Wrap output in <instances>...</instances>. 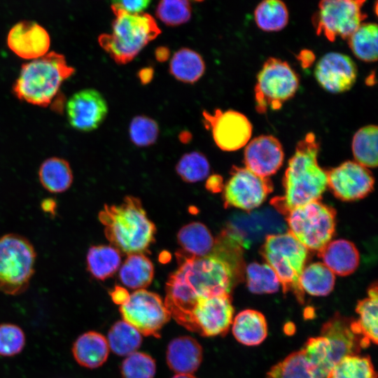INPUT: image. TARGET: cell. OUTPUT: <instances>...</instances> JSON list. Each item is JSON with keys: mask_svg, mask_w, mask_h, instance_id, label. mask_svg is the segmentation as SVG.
Instances as JSON below:
<instances>
[{"mask_svg": "<svg viewBox=\"0 0 378 378\" xmlns=\"http://www.w3.org/2000/svg\"><path fill=\"white\" fill-rule=\"evenodd\" d=\"M176 255L179 266L167 281L164 302L170 316L186 328L199 298L230 294L243 277L244 260L233 251L218 246L204 257L180 250Z\"/></svg>", "mask_w": 378, "mask_h": 378, "instance_id": "obj_1", "label": "cell"}, {"mask_svg": "<svg viewBox=\"0 0 378 378\" xmlns=\"http://www.w3.org/2000/svg\"><path fill=\"white\" fill-rule=\"evenodd\" d=\"M318 151L319 144L312 132L298 143L283 180L285 194L271 200L280 214L285 216L293 209L321 197L327 188V174L318 163Z\"/></svg>", "mask_w": 378, "mask_h": 378, "instance_id": "obj_2", "label": "cell"}, {"mask_svg": "<svg viewBox=\"0 0 378 378\" xmlns=\"http://www.w3.org/2000/svg\"><path fill=\"white\" fill-rule=\"evenodd\" d=\"M98 218L106 237L120 252L144 253L155 241V225L135 197L126 196L118 205L105 204Z\"/></svg>", "mask_w": 378, "mask_h": 378, "instance_id": "obj_3", "label": "cell"}, {"mask_svg": "<svg viewBox=\"0 0 378 378\" xmlns=\"http://www.w3.org/2000/svg\"><path fill=\"white\" fill-rule=\"evenodd\" d=\"M74 72L63 55L52 51L22 66L13 92L22 101L46 107L52 103L62 83Z\"/></svg>", "mask_w": 378, "mask_h": 378, "instance_id": "obj_4", "label": "cell"}, {"mask_svg": "<svg viewBox=\"0 0 378 378\" xmlns=\"http://www.w3.org/2000/svg\"><path fill=\"white\" fill-rule=\"evenodd\" d=\"M114 13L111 33L100 35L98 41L117 64H125L160 34V29L148 14L124 11Z\"/></svg>", "mask_w": 378, "mask_h": 378, "instance_id": "obj_5", "label": "cell"}, {"mask_svg": "<svg viewBox=\"0 0 378 378\" xmlns=\"http://www.w3.org/2000/svg\"><path fill=\"white\" fill-rule=\"evenodd\" d=\"M260 253L276 274L284 293L292 292L302 304L304 293L300 277L304 268L307 249L287 232L267 236Z\"/></svg>", "mask_w": 378, "mask_h": 378, "instance_id": "obj_6", "label": "cell"}, {"mask_svg": "<svg viewBox=\"0 0 378 378\" xmlns=\"http://www.w3.org/2000/svg\"><path fill=\"white\" fill-rule=\"evenodd\" d=\"M36 253L32 244L18 234L0 237V291L10 295L24 292L34 273Z\"/></svg>", "mask_w": 378, "mask_h": 378, "instance_id": "obj_7", "label": "cell"}, {"mask_svg": "<svg viewBox=\"0 0 378 378\" xmlns=\"http://www.w3.org/2000/svg\"><path fill=\"white\" fill-rule=\"evenodd\" d=\"M335 211L318 200L297 206L286 216L288 232L307 250L320 251L335 230Z\"/></svg>", "mask_w": 378, "mask_h": 378, "instance_id": "obj_8", "label": "cell"}, {"mask_svg": "<svg viewBox=\"0 0 378 378\" xmlns=\"http://www.w3.org/2000/svg\"><path fill=\"white\" fill-rule=\"evenodd\" d=\"M298 87V76L286 62L269 58L257 76L254 89L256 111L265 113L268 109H280L295 95Z\"/></svg>", "mask_w": 378, "mask_h": 378, "instance_id": "obj_9", "label": "cell"}, {"mask_svg": "<svg viewBox=\"0 0 378 378\" xmlns=\"http://www.w3.org/2000/svg\"><path fill=\"white\" fill-rule=\"evenodd\" d=\"M365 1L321 0L312 20L316 34H323L330 41H335L337 37L347 39L367 18L362 11Z\"/></svg>", "mask_w": 378, "mask_h": 378, "instance_id": "obj_10", "label": "cell"}, {"mask_svg": "<svg viewBox=\"0 0 378 378\" xmlns=\"http://www.w3.org/2000/svg\"><path fill=\"white\" fill-rule=\"evenodd\" d=\"M286 224L276 209L265 207L246 213H235L223 230L243 248H248L270 234L284 233Z\"/></svg>", "mask_w": 378, "mask_h": 378, "instance_id": "obj_11", "label": "cell"}, {"mask_svg": "<svg viewBox=\"0 0 378 378\" xmlns=\"http://www.w3.org/2000/svg\"><path fill=\"white\" fill-rule=\"evenodd\" d=\"M122 319L134 327L142 335L160 337L170 314L160 296L146 289H139L120 305Z\"/></svg>", "mask_w": 378, "mask_h": 378, "instance_id": "obj_12", "label": "cell"}, {"mask_svg": "<svg viewBox=\"0 0 378 378\" xmlns=\"http://www.w3.org/2000/svg\"><path fill=\"white\" fill-rule=\"evenodd\" d=\"M272 190L269 177L260 176L246 167L232 166L230 177L223 188L224 205L250 211L262 204Z\"/></svg>", "mask_w": 378, "mask_h": 378, "instance_id": "obj_13", "label": "cell"}, {"mask_svg": "<svg viewBox=\"0 0 378 378\" xmlns=\"http://www.w3.org/2000/svg\"><path fill=\"white\" fill-rule=\"evenodd\" d=\"M234 307L230 294L197 299L186 329L205 337L226 334L233 321Z\"/></svg>", "mask_w": 378, "mask_h": 378, "instance_id": "obj_14", "label": "cell"}, {"mask_svg": "<svg viewBox=\"0 0 378 378\" xmlns=\"http://www.w3.org/2000/svg\"><path fill=\"white\" fill-rule=\"evenodd\" d=\"M205 127L211 130L217 146L225 151H234L246 146L252 134V125L242 113L216 109L214 113L203 111Z\"/></svg>", "mask_w": 378, "mask_h": 378, "instance_id": "obj_15", "label": "cell"}, {"mask_svg": "<svg viewBox=\"0 0 378 378\" xmlns=\"http://www.w3.org/2000/svg\"><path fill=\"white\" fill-rule=\"evenodd\" d=\"M327 186L334 195L344 201L363 199L374 188L371 172L355 161H346L326 172Z\"/></svg>", "mask_w": 378, "mask_h": 378, "instance_id": "obj_16", "label": "cell"}, {"mask_svg": "<svg viewBox=\"0 0 378 378\" xmlns=\"http://www.w3.org/2000/svg\"><path fill=\"white\" fill-rule=\"evenodd\" d=\"M70 125L76 130L90 132L97 129L108 113V105L97 90L87 88L74 93L66 106Z\"/></svg>", "mask_w": 378, "mask_h": 378, "instance_id": "obj_17", "label": "cell"}, {"mask_svg": "<svg viewBox=\"0 0 378 378\" xmlns=\"http://www.w3.org/2000/svg\"><path fill=\"white\" fill-rule=\"evenodd\" d=\"M321 335L330 342L333 365L346 356L358 354L370 344L361 334L356 321L339 313L323 325Z\"/></svg>", "mask_w": 378, "mask_h": 378, "instance_id": "obj_18", "label": "cell"}, {"mask_svg": "<svg viewBox=\"0 0 378 378\" xmlns=\"http://www.w3.org/2000/svg\"><path fill=\"white\" fill-rule=\"evenodd\" d=\"M358 70L354 62L340 52L324 55L317 62L314 76L326 90L332 93L346 92L354 85Z\"/></svg>", "mask_w": 378, "mask_h": 378, "instance_id": "obj_19", "label": "cell"}, {"mask_svg": "<svg viewBox=\"0 0 378 378\" xmlns=\"http://www.w3.org/2000/svg\"><path fill=\"white\" fill-rule=\"evenodd\" d=\"M284 159L281 142L274 136L261 135L247 143L244 154L245 167L254 174L269 177L281 167Z\"/></svg>", "mask_w": 378, "mask_h": 378, "instance_id": "obj_20", "label": "cell"}, {"mask_svg": "<svg viewBox=\"0 0 378 378\" xmlns=\"http://www.w3.org/2000/svg\"><path fill=\"white\" fill-rule=\"evenodd\" d=\"M7 44L18 57L33 60L48 53L50 38L40 24L26 20L18 22L10 29Z\"/></svg>", "mask_w": 378, "mask_h": 378, "instance_id": "obj_21", "label": "cell"}, {"mask_svg": "<svg viewBox=\"0 0 378 378\" xmlns=\"http://www.w3.org/2000/svg\"><path fill=\"white\" fill-rule=\"evenodd\" d=\"M203 358L201 344L190 336H180L170 341L166 351L169 368L176 374H192Z\"/></svg>", "mask_w": 378, "mask_h": 378, "instance_id": "obj_22", "label": "cell"}, {"mask_svg": "<svg viewBox=\"0 0 378 378\" xmlns=\"http://www.w3.org/2000/svg\"><path fill=\"white\" fill-rule=\"evenodd\" d=\"M318 256L325 265L340 276H347L354 272L360 261L356 246L344 239L330 241L318 251Z\"/></svg>", "mask_w": 378, "mask_h": 378, "instance_id": "obj_23", "label": "cell"}, {"mask_svg": "<svg viewBox=\"0 0 378 378\" xmlns=\"http://www.w3.org/2000/svg\"><path fill=\"white\" fill-rule=\"evenodd\" d=\"M109 351L106 337L95 331L80 335L72 346L76 361L80 365L90 369L102 366L106 361Z\"/></svg>", "mask_w": 378, "mask_h": 378, "instance_id": "obj_24", "label": "cell"}, {"mask_svg": "<svg viewBox=\"0 0 378 378\" xmlns=\"http://www.w3.org/2000/svg\"><path fill=\"white\" fill-rule=\"evenodd\" d=\"M232 331L239 343L246 346H256L261 344L267 336V321L261 312L245 309L233 319Z\"/></svg>", "mask_w": 378, "mask_h": 378, "instance_id": "obj_25", "label": "cell"}, {"mask_svg": "<svg viewBox=\"0 0 378 378\" xmlns=\"http://www.w3.org/2000/svg\"><path fill=\"white\" fill-rule=\"evenodd\" d=\"M177 241L183 253L193 257H204L213 250L215 239L205 225L192 222L180 229Z\"/></svg>", "mask_w": 378, "mask_h": 378, "instance_id": "obj_26", "label": "cell"}, {"mask_svg": "<svg viewBox=\"0 0 378 378\" xmlns=\"http://www.w3.org/2000/svg\"><path fill=\"white\" fill-rule=\"evenodd\" d=\"M266 378H327V375L314 365L301 349L273 365Z\"/></svg>", "mask_w": 378, "mask_h": 378, "instance_id": "obj_27", "label": "cell"}, {"mask_svg": "<svg viewBox=\"0 0 378 378\" xmlns=\"http://www.w3.org/2000/svg\"><path fill=\"white\" fill-rule=\"evenodd\" d=\"M153 276V265L144 253L128 255L119 272L122 284L131 289H144L150 284Z\"/></svg>", "mask_w": 378, "mask_h": 378, "instance_id": "obj_28", "label": "cell"}, {"mask_svg": "<svg viewBox=\"0 0 378 378\" xmlns=\"http://www.w3.org/2000/svg\"><path fill=\"white\" fill-rule=\"evenodd\" d=\"M38 178L46 190L52 193H60L71 187L74 176L66 160L52 157L42 162L38 169Z\"/></svg>", "mask_w": 378, "mask_h": 378, "instance_id": "obj_29", "label": "cell"}, {"mask_svg": "<svg viewBox=\"0 0 378 378\" xmlns=\"http://www.w3.org/2000/svg\"><path fill=\"white\" fill-rule=\"evenodd\" d=\"M169 70L176 80L189 84L197 82L205 71L202 56L190 48H181L172 56Z\"/></svg>", "mask_w": 378, "mask_h": 378, "instance_id": "obj_30", "label": "cell"}, {"mask_svg": "<svg viewBox=\"0 0 378 378\" xmlns=\"http://www.w3.org/2000/svg\"><path fill=\"white\" fill-rule=\"evenodd\" d=\"M87 270L98 280L112 276L120 267L121 253L113 246H92L87 253Z\"/></svg>", "mask_w": 378, "mask_h": 378, "instance_id": "obj_31", "label": "cell"}, {"mask_svg": "<svg viewBox=\"0 0 378 378\" xmlns=\"http://www.w3.org/2000/svg\"><path fill=\"white\" fill-rule=\"evenodd\" d=\"M335 282V274L321 262L304 267L300 277L302 290L314 296L328 295L333 290Z\"/></svg>", "mask_w": 378, "mask_h": 378, "instance_id": "obj_32", "label": "cell"}, {"mask_svg": "<svg viewBox=\"0 0 378 378\" xmlns=\"http://www.w3.org/2000/svg\"><path fill=\"white\" fill-rule=\"evenodd\" d=\"M368 297L358 301L356 323L363 336L370 343L377 344V286L374 283L368 290Z\"/></svg>", "mask_w": 378, "mask_h": 378, "instance_id": "obj_33", "label": "cell"}, {"mask_svg": "<svg viewBox=\"0 0 378 378\" xmlns=\"http://www.w3.org/2000/svg\"><path fill=\"white\" fill-rule=\"evenodd\" d=\"M107 342L109 349L120 356H127L140 347L142 335L127 322L118 321L110 328Z\"/></svg>", "mask_w": 378, "mask_h": 378, "instance_id": "obj_34", "label": "cell"}, {"mask_svg": "<svg viewBox=\"0 0 378 378\" xmlns=\"http://www.w3.org/2000/svg\"><path fill=\"white\" fill-rule=\"evenodd\" d=\"M288 11L281 0H262L255 8L257 26L265 31H278L288 22Z\"/></svg>", "mask_w": 378, "mask_h": 378, "instance_id": "obj_35", "label": "cell"}, {"mask_svg": "<svg viewBox=\"0 0 378 378\" xmlns=\"http://www.w3.org/2000/svg\"><path fill=\"white\" fill-rule=\"evenodd\" d=\"M377 133L376 125H368L353 137L351 147L356 162L367 168L377 166Z\"/></svg>", "mask_w": 378, "mask_h": 378, "instance_id": "obj_36", "label": "cell"}, {"mask_svg": "<svg viewBox=\"0 0 378 378\" xmlns=\"http://www.w3.org/2000/svg\"><path fill=\"white\" fill-rule=\"evenodd\" d=\"M377 24L363 23L349 36V48L357 58L369 62L377 59Z\"/></svg>", "mask_w": 378, "mask_h": 378, "instance_id": "obj_37", "label": "cell"}, {"mask_svg": "<svg viewBox=\"0 0 378 378\" xmlns=\"http://www.w3.org/2000/svg\"><path fill=\"white\" fill-rule=\"evenodd\" d=\"M327 378H377V372L368 356L351 354L336 363Z\"/></svg>", "mask_w": 378, "mask_h": 378, "instance_id": "obj_38", "label": "cell"}, {"mask_svg": "<svg viewBox=\"0 0 378 378\" xmlns=\"http://www.w3.org/2000/svg\"><path fill=\"white\" fill-rule=\"evenodd\" d=\"M248 290L255 294L276 293L280 282L274 270L267 264L251 262L246 268Z\"/></svg>", "mask_w": 378, "mask_h": 378, "instance_id": "obj_39", "label": "cell"}, {"mask_svg": "<svg viewBox=\"0 0 378 378\" xmlns=\"http://www.w3.org/2000/svg\"><path fill=\"white\" fill-rule=\"evenodd\" d=\"M176 170L184 181L196 183L207 177L210 165L205 155L200 152L192 151L184 154L180 158Z\"/></svg>", "mask_w": 378, "mask_h": 378, "instance_id": "obj_40", "label": "cell"}, {"mask_svg": "<svg viewBox=\"0 0 378 378\" xmlns=\"http://www.w3.org/2000/svg\"><path fill=\"white\" fill-rule=\"evenodd\" d=\"M302 349L307 359L328 376L333 367L331 346L328 340L321 335L310 337Z\"/></svg>", "mask_w": 378, "mask_h": 378, "instance_id": "obj_41", "label": "cell"}, {"mask_svg": "<svg viewBox=\"0 0 378 378\" xmlns=\"http://www.w3.org/2000/svg\"><path fill=\"white\" fill-rule=\"evenodd\" d=\"M120 372L122 378H154L155 361L150 355L136 351L124 359Z\"/></svg>", "mask_w": 378, "mask_h": 378, "instance_id": "obj_42", "label": "cell"}, {"mask_svg": "<svg viewBox=\"0 0 378 378\" xmlns=\"http://www.w3.org/2000/svg\"><path fill=\"white\" fill-rule=\"evenodd\" d=\"M159 132L157 122L146 115L135 116L129 126L130 138L132 142L139 147L153 144L158 139Z\"/></svg>", "mask_w": 378, "mask_h": 378, "instance_id": "obj_43", "label": "cell"}, {"mask_svg": "<svg viewBox=\"0 0 378 378\" xmlns=\"http://www.w3.org/2000/svg\"><path fill=\"white\" fill-rule=\"evenodd\" d=\"M156 15L167 25H180L190 20V5L188 0H160L156 8Z\"/></svg>", "mask_w": 378, "mask_h": 378, "instance_id": "obj_44", "label": "cell"}, {"mask_svg": "<svg viewBox=\"0 0 378 378\" xmlns=\"http://www.w3.org/2000/svg\"><path fill=\"white\" fill-rule=\"evenodd\" d=\"M25 345L23 330L12 323L0 325V356H13L22 351Z\"/></svg>", "mask_w": 378, "mask_h": 378, "instance_id": "obj_45", "label": "cell"}, {"mask_svg": "<svg viewBox=\"0 0 378 378\" xmlns=\"http://www.w3.org/2000/svg\"><path fill=\"white\" fill-rule=\"evenodd\" d=\"M150 0H112L114 13L124 11L129 13H141L149 5Z\"/></svg>", "mask_w": 378, "mask_h": 378, "instance_id": "obj_46", "label": "cell"}, {"mask_svg": "<svg viewBox=\"0 0 378 378\" xmlns=\"http://www.w3.org/2000/svg\"><path fill=\"white\" fill-rule=\"evenodd\" d=\"M221 176L213 174L209 176L206 181V188L212 192H219L223 190V183Z\"/></svg>", "mask_w": 378, "mask_h": 378, "instance_id": "obj_47", "label": "cell"}, {"mask_svg": "<svg viewBox=\"0 0 378 378\" xmlns=\"http://www.w3.org/2000/svg\"><path fill=\"white\" fill-rule=\"evenodd\" d=\"M110 295L113 301L119 305H122L125 303L130 298L128 291L125 288L119 286H116L111 292Z\"/></svg>", "mask_w": 378, "mask_h": 378, "instance_id": "obj_48", "label": "cell"}, {"mask_svg": "<svg viewBox=\"0 0 378 378\" xmlns=\"http://www.w3.org/2000/svg\"><path fill=\"white\" fill-rule=\"evenodd\" d=\"M154 71L150 67L141 69L138 73V77L142 84L148 83L153 78Z\"/></svg>", "mask_w": 378, "mask_h": 378, "instance_id": "obj_49", "label": "cell"}, {"mask_svg": "<svg viewBox=\"0 0 378 378\" xmlns=\"http://www.w3.org/2000/svg\"><path fill=\"white\" fill-rule=\"evenodd\" d=\"M57 204L52 198H47L42 201L41 209L43 211L54 215L55 214Z\"/></svg>", "mask_w": 378, "mask_h": 378, "instance_id": "obj_50", "label": "cell"}, {"mask_svg": "<svg viewBox=\"0 0 378 378\" xmlns=\"http://www.w3.org/2000/svg\"><path fill=\"white\" fill-rule=\"evenodd\" d=\"M169 51L166 48H160L155 51V57L158 61L164 62L168 59Z\"/></svg>", "mask_w": 378, "mask_h": 378, "instance_id": "obj_51", "label": "cell"}, {"mask_svg": "<svg viewBox=\"0 0 378 378\" xmlns=\"http://www.w3.org/2000/svg\"><path fill=\"white\" fill-rule=\"evenodd\" d=\"M172 378H197V377H195L192 374L181 373V374H176Z\"/></svg>", "mask_w": 378, "mask_h": 378, "instance_id": "obj_52", "label": "cell"}, {"mask_svg": "<svg viewBox=\"0 0 378 378\" xmlns=\"http://www.w3.org/2000/svg\"><path fill=\"white\" fill-rule=\"evenodd\" d=\"M195 1H202V0H195Z\"/></svg>", "mask_w": 378, "mask_h": 378, "instance_id": "obj_53", "label": "cell"}]
</instances>
